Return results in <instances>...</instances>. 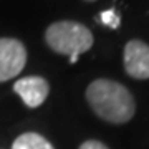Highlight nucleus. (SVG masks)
Segmentation results:
<instances>
[{
    "instance_id": "1",
    "label": "nucleus",
    "mask_w": 149,
    "mask_h": 149,
    "mask_svg": "<svg viewBox=\"0 0 149 149\" xmlns=\"http://www.w3.org/2000/svg\"><path fill=\"white\" fill-rule=\"evenodd\" d=\"M86 100L98 116L114 124L128 123L136 111L131 91L113 80L93 81L86 90Z\"/></svg>"
},
{
    "instance_id": "2",
    "label": "nucleus",
    "mask_w": 149,
    "mask_h": 149,
    "mask_svg": "<svg viewBox=\"0 0 149 149\" xmlns=\"http://www.w3.org/2000/svg\"><path fill=\"white\" fill-rule=\"evenodd\" d=\"M47 45L53 52L61 55H78L88 52L93 47V35L85 25L78 22L63 20L52 23L45 33Z\"/></svg>"
},
{
    "instance_id": "3",
    "label": "nucleus",
    "mask_w": 149,
    "mask_h": 149,
    "mask_svg": "<svg viewBox=\"0 0 149 149\" xmlns=\"http://www.w3.org/2000/svg\"><path fill=\"white\" fill-rule=\"evenodd\" d=\"M27 63V48L17 38H0V83L20 74Z\"/></svg>"
},
{
    "instance_id": "4",
    "label": "nucleus",
    "mask_w": 149,
    "mask_h": 149,
    "mask_svg": "<svg viewBox=\"0 0 149 149\" xmlns=\"http://www.w3.org/2000/svg\"><path fill=\"white\" fill-rule=\"evenodd\" d=\"M124 68L136 80L149 78V45L141 40H131L124 48Z\"/></svg>"
},
{
    "instance_id": "5",
    "label": "nucleus",
    "mask_w": 149,
    "mask_h": 149,
    "mask_svg": "<svg viewBox=\"0 0 149 149\" xmlns=\"http://www.w3.org/2000/svg\"><path fill=\"white\" fill-rule=\"evenodd\" d=\"M13 91L20 96L22 101L28 108H38L47 100L50 86L42 76H27V78H20L15 81Z\"/></svg>"
},
{
    "instance_id": "6",
    "label": "nucleus",
    "mask_w": 149,
    "mask_h": 149,
    "mask_svg": "<svg viewBox=\"0 0 149 149\" xmlns=\"http://www.w3.org/2000/svg\"><path fill=\"white\" fill-rule=\"evenodd\" d=\"M12 149H55L48 139L37 133H23L13 141Z\"/></svg>"
},
{
    "instance_id": "7",
    "label": "nucleus",
    "mask_w": 149,
    "mask_h": 149,
    "mask_svg": "<svg viewBox=\"0 0 149 149\" xmlns=\"http://www.w3.org/2000/svg\"><path fill=\"white\" fill-rule=\"evenodd\" d=\"M100 22L103 25H106L109 28H118L119 27V17L116 15L114 10H104L100 13Z\"/></svg>"
},
{
    "instance_id": "8",
    "label": "nucleus",
    "mask_w": 149,
    "mask_h": 149,
    "mask_svg": "<svg viewBox=\"0 0 149 149\" xmlns=\"http://www.w3.org/2000/svg\"><path fill=\"white\" fill-rule=\"evenodd\" d=\"M80 149H109V148H106V146L103 143H100V141L90 139V141H85V143L81 144Z\"/></svg>"
},
{
    "instance_id": "9",
    "label": "nucleus",
    "mask_w": 149,
    "mask_h": 149,
    "mask_svg": "<svg viewBox=\"0 0 149 149\" xmlns=\"http://www.w3.org/2000/svg\"><path fill=\"white\" fill-rule=\"evenodd\" d=\"M90 2H91V0H90Z\"/></svg>"
}]
</instances>
